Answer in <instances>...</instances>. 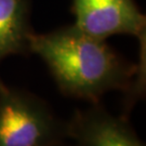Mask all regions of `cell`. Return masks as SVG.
I'll use <instances>...</instances> for the list:
<instances>
[{
  "label": "cell",
  "instance_id": "5b68a950",
  "mask_svg": "<svg viewBox=\"0 0 146 146\" xmlns=\"http://www.w3.org/2000/svg\"><path fill=\"white\" fill-rule=\"evenodd\" d=\"M29 0H0V62L14 54H28L34 31Z\"/></svg>",
  "mask_w": 146,
  "mask_h": 146
},
{
  "label": "cell",
  "instance_id": "3957f363",
  "mask_svg": "<svg viewBox=\"0 0 146 146\" xmlns=\"http://www.w3.org/2000/svg\"><path fill=\"white\" fill-rule=\"evenodd\" d=\"M72 13L79 31L106 40L115 35H129L140 42L137 65L145 73L146 17L135 0H73Z\"/></svg>",
  "mask_w": 146,
  "mask_h": 146
},
{
  "label": "cell",
  "instance_id": "7a4b0ae2",
  "mask_svg": "<svg viewBox=\"0 0 146 146\" xmlns=\"http://www.w3.org/2000/svg\"><path fill=\"white\" fill-rule=\"evenodd\" d=\"M66 130L44 101L0 78V146H61Z\"/></svg>",
  "mask_w": 146,
  "mask_h": 146
},
{
  "label": "cell",
  "instance_id": "6da1fadb",
  "mask_svg": "<svg viewBox=\"0 0 146 146\" xmlns=\"http://www.w3.org/2000/svg\"><path fill=\"white\" fill-rule=\"evenodd\" d=\"M29 51L47 65L62 94L98 103L108 91L128 93L129 104L142 95L145 73L106 43L74 25L33 34Z\"/></svg>",
  "mask_w": 146,
  "mask_h": 146
},
{
  "label": "cell",
  "instance_id": "277c9868",
  "mask_svg": "<svg viewBox=\"0 0 146 146\" xmlns=\"http://www.w3.org/2000/svg\"><path fill=\"white\" fill-rule=\"evenodd\" d=\"M66 123L74 146H145L125 115L110 114L99 102L76 110Z\"/></svg>",
  "mask_w": 146,
  "mask_h": 146
}]
</instances>
